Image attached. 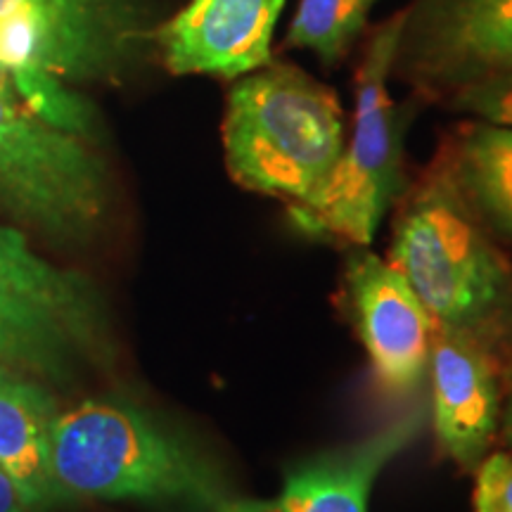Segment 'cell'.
<instances>
[{"label": "cell", "instance_id": "obj_2", "mask_svg": "<svg viewBox=\"0 0 512 512\" xmlns=\"http://www.w3.org/2000/svg\"><path fill=\"white\" fill-rule=\"evenodd\" d=\"M147 38L140 0H0V72L38 117L86 140L93 112L64 83L117 81Z\"/></svg>", "mask_w": 512, "mask_h": 512}, {"label": "cell", "instance_id": "obj_15", "mask_svg": "<svg viewBox=\"0 0 512 512\" xmlns=\"http://www.w3.org/2000/svg\"><path fill=\"white\" fill-rule=\"evenodd\" d=\"M377 0H299L287 48L311 50L325 67H335L349 55L366 29Z\"/></svg>", "mask_w": 512, "mask_h": 512}, {"label": "cell", "instance_id": "obj_7", "mask_svg": "<svg viewBox=\"0 0 512 512\" xmlns=\"http://www.w3.org/2000/svg\"><path fill=\"white\" fill-rule=\"evenodd\" d=\"M512 72V0H411L401 10L392 76L444 98L453 88Z\"/></svg>", "mask_w": 512, "mask_h": 512}, {"label": "cell", "instance_id": "obj_5", "mask_svg": "<svg viewBox=\"0 0 512 512\" xmlns=\"http://www.w3.org/2000/svg\"><path fill=\"white\" fill-rule=\"evenodd\" d=\"M399 31L396 12L370 34L356 69L354 119L339 162L311 197L287 209L292 226L309 238L370 247L384 214L401 197L406 117L389 95Z\"/></svg>", "mask_w": 512, "mask_h": 512}, {"label": "cell", "instance_id": "obj_17", "mask_svg": "<svg viewBox=\"0 0 512 512\" xmlns=\"http://www.w3.org/2000/svg\"><path fill=\"white\" fill-rule=\"evenodd\" d=\"M453 110L479 121L512 128V72L467 81L444 95Z\"/></svg>", "mask_w": 512, "mask_h": 512}, {"label": "cell", "instance_id": "obj_8", "mask_svg": "<svg viewBox=\"0 0 512 512\" xmlns=\"http://www.w3.org/2000/svg\"><path fill=\"white\" fill-rule=\"evenodd\" d=\"M0 316L46 339L76 363L112 354L105 302L91 278L38 256L22 230L0 221Z\"/></svg>", "mask_w": 512, "mask_h": 512}, {"label": "cell", "instance_id": "obj_16", "mask_svg": "<svg viewBox=\"0 0 512 512\" xmlns=\"http://www.w3.org/2000/svg\"><path fill=\"white\" fill-rule=\"evenodd\" d=\"M0 363L3 366L22 368L29 373L50 377V380H64L76 361L62 349L53 347L46 339L31 335V332L17 328L8 318L0 316Z\"/></svg>", "mask_w": 512, "mask_h": 512}, {"label": "cell", "instance_id": "obj_10", "mask_svg": "<svg viewBox=\"0 0 512 512\" xmlns=\"http://www.w3.org/2000/svg\"><path fill=\"white\" fill-rule=\"evenodd\" d=\"M427 408L420 401L368 437L290 465L271 498L235 496L219 512H368L380 472L420 437Z\"/></svg>", "mask_w": 512, "mask_h": 512}, {"label": "cell", "instance_id": "obj_12", "mask_svg": "<svg viewBox=\"0 0 512 512\" xmlns=\"http://www.w3.org/2000/svg\"><path fill=\"white\" fill-rule=\"evenodd\" d=\"M427 382L441 451L456 465L475 470L489 453L501 420L494 356L470 337L437 328Z\"/></svg>", "mask_w": 512, "mask_h": 512}, {"label": "cell", "instance_id": "obj_6", "mask_svg": "<svg viewBox=\"0 0 512 512\" xmlns=\"http://www.w3.org/2000/svg\"><path fill=\"white\" fill-rule=\"evenodd\" d=\"M110 178L86 138L31 110L0 72V214L60 245L98 233Z\"/></svg>", "mask_w": 512, "mask_h": 512}, {"label": "cell", "instance_id": "obj_11", "mask_svg": "<svg viewBox=\"0 0 512 512\" xmlns=\"http://www.w3.org/2000/svg\"><path fill=\"white\" fill-rule=\"evenodd\" d=\"M283 8L285 0H190L155 31L164 67L238 81L273 62Z\"/></svg>", "mask_w": 512, "mask_h": 512}, {"label": "cell", "instance_id": "obj_1", "mask_svg": "<svg viewBox=\"0 0 512 512\" xmlns=\"http://www.w3.org/2000/svg\"><path fill=\"white\" fill-rule=\"evenodd\" d=\"M50 472L57 503L133 501L219 512L238 496L200 441L124 399H88L57 415Z\"/></svg>", "mask_w": 512, "mask_h": 512}, {"label": "cell", "instance_id": "obj_20", "mask_svg": "<svg viewBox=\"0 0 512 512\" xmlns=\"http://www.w3.org/2000/svg\"><path fill=\"white\" fill-rule=\"evenodd\" d=\"M503 432H505V439H508V444L512 446V396L508 399V406H505V413H503Z\"/></svg>", "mask_w": 512, "mask_h": 512}, {"label": "cell", "instance_id": "obj_4", "mask_svg": "<svg viewBox=\"0 0 512 512\" xmlns=\"http://www.w3.org/2000/svg\"><path fill=\"white\" fill-rule=\"evenodd\" d=\"M344 143V112L335 91L297 64L273 60L228 91L223 152L240 188L302 202L335 169Z\"/></svg>", "mask_w": 512, "mask_h": 512}, {"label": "cell", "instance_id": "obj_19", "mask_svg": "<svg viewBox=\"0 0 512 512\" xmlns=\"http://www.w3.org/2000/svg\"><path fill=\"white\" fill-rule=\"evenodd\" d=\"M0 512H31L3 465H0Z\"/></svg>", "mask_w": 512, "mask_h": 512}, {"label": "cell", "instance_id": "obj_3", "mask_svg": "<svg viewBox=\"0 0 512 512\" xmlns=\"http://www.w3.org/2000/svg\"><path fill=\"white\" fill-rule=\"evenodd\" d=\"M389 261L439 330L470 337L494 358L510 347L512 266L441 164L403 204Z\"/></svg>", "mask_w": 512, "mask_h": 512}, {"label": "cell", "instance_id": "obj_18", "mask_svg": "<svg viewBox=\"0 0 512 512\" xmlns=\"http://www.w3.org/2000/svg\"><path fill=\"white\" fill-rule=\"evenodd\" d=\"M475 512H512V453H491L477 465Z\"/></svg>", "mask_w": 512, "mask_h": 512}, {"label": "cell", "instance_id": "obj_13", "mask_svg": "<svg viewBox=\"0 0 512 512\" xmlns=\"http://www.w3.org/2000/svg\"><path fill=\"white\" fill-rule=\"evenodd\" d=\"M57 415L55 399L46 389L0 363V465L31 512L57 503L50 472Z\"/></svg>", "mask_w": 512, "mask_h": 512}, {"label": "cell", "instance_id": "obj_9", "mask_svg": "<svg viewBox=\"0 0 512 512\" xmlns=\"http://www.w3.org/2000/svg\"><path fill=\"white\" fill-rule=\"evenodd\" d=\"M347 297L377 387L411 399L427 382L437 325L392 261L354 247L347 261Z\"/></svg>", "mask_w": 512, "mask_h": 512}, {"label": "cell", "instance_id": "obj_14", "mask_svg": "<svg viewBox=\"0 0 512 512\" xmlns=\"http://www.w3.org/2000/svg\"><path fill=\"white\" fill-rule=\"evenodd\" d=\"M439 164L484 228L512 240V128L467 121Z\"/></svg>", "mask_w": 512, "mask_h": 512}]
</instances>
